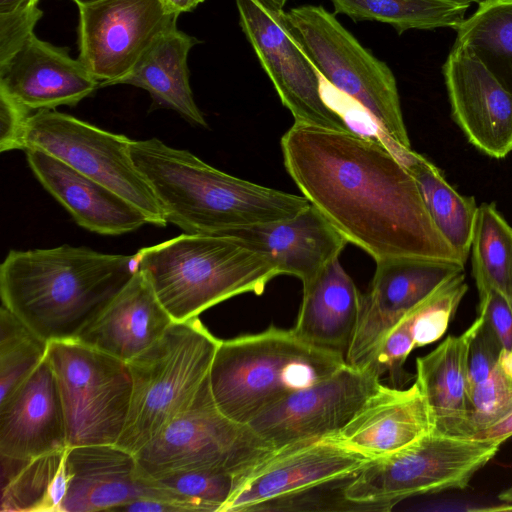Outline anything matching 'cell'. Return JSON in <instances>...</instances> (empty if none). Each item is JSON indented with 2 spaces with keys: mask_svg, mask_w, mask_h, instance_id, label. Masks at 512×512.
Here are the masks:
<instances>
[{
  "mask_svg": "<svg viewBox=\"0 0 512 512\" xmlns=\"http://www.w3.org/2000/svg\"><path fill=\"white\" fill-rule=\"evenodd\" d=\"M281 150L302 195L376 263L412 258L465 265L385 141L352 129L294 123L281 138Z\"/></svg>",
  "mask_w": 512,
  "mask_h": 512,
  "instance_id": "6da1fadb",
  "label": "cell"
},
{
  "mask_svg": "<svg viewBox=\"0 0 512 512\" xmlns=\"http://www.w3.org/2000/svg\"><path fill=\"white\" fill-rule=\"evenodd\" d=\"M136 270V255L87 247L11 250L0 266L2 305L48 343L75 340Z\"/></svg>",
  "mask_w": 512,
  "mask_h": 512,
  "instance_id": "7a4b0ae2",
  "label": "cell"
},
{
  "mask_svg": "<svg viewBox=\"0 0 512 512\" xmlns=\"http://www.w3.org/2000/svg\"><path fill=\"white\" fill-rule=\"evenodd\" d=\"M130 152L167 222L185 233L222 235L291 218L311 204L303 195L229 175L157 138L132 140Z\"/></svg>",
  "mask_w": 512,
  "mask_h": 512,
  "instance_id": "3957f363",
  "label": "cell"
},
{
  "mask_svg": "<svg viewBox=\"0 0 512 512\" xmlns=\"http://www.w3.org/2000/svg\"><path fill=\"white\" fill-rule=\"evenodd\" d=\"M135 255L137 269L175 322L240 294L260 295L279 276L264 255L227 235L183 233Z\"/></svg>",
  "mask_w": 512,
  "mask_h": 512,
  "instance_id": "277c9868",
  "label": "cell"
},
{
  "mask_svg": "<svg viewBox=\"0 0 512 512\" xmlns=\"http://www.w3.org/2000/svg\"><path fill=\"white\" fill-rule=\"evenodd\" d=\"M346 365L345 356L298 338L291 330L264 331L221 341L209 385L217 408L249 424L289 394L308 387Z\"/></svg>",
  "mask_w": 512,
  "mask_h": 512,
  "instance_id": "5b68a950",
  "label": "cell"
},
{
  "mask_svg": "<svg viewBox=\"0 0 512 512\" xmlns=\"http://www.w3.org/2000/svg\"><path fill=\"white\" fill-rule=\"evenodd\" d=\"M220 342L198 317L174 321L155 344L129 361L131 401L116 445L136 454L186 410L207 380Z\"/></svg>",
  "mask_w": 512,
  "mask_h": 512,
  "instance_id": "8992f818",
  "label": "cell"
},
{
  "mask_svg": "<svg viewBox=\"0 0 512 512\" xmlns=\"http://www.w3.org/2000/svg\"><path fill=\"white\" fill-rule=\"evenodd\" d=\"M286 17L322 79L369 115L395 154L412 149L396 78L387 64L322 6H298Z\"/></svg>",
  "mask_w": 512,
  "mask_h": 512,
  "instance_id": "52a82bcc",
  "label": "cell"
},
{
  "mask_svg": "<svg viewBox=\"0 0 512 512\" xmlns=\"http://www.w3.org/2000/svg\"><path fill=\"white\" fill-rule=\"evenodd\" d=\"M501 444L431 431L390 455L369 460L345 494L352 501L380 503L392 511L414 496L464 489Z\"/></svg>",
  "mask_w": 512,
  "mask_h": 512,
  "instance_id": "ba28073f",
  "label": "cell"
},
{
  "mask_svg": "<svg viewBox=\"0 0 512 512\" xmlns=\"http://www.w3.org/2000/svg\"><path fill=\"white\" fill-rule=\"evenodd\" d=\"M273 452L248 424L233 421L217 408L208 376L192 404L135 456L142 473L150 477L204 468L240 477Z\"/></svg>",
  "mask_w": 512,
  "mask_h": 512,
  "instance_id": "9c48e42d",
  "label": "cell"
},
{
  "mask_svg": "<svg viewBox=\"0 0 512 512\" xmlns=\"http://www.w3.org/2000/svg\"><path fill=\"white\" fill-rule=\"evenodd\" d=\"M64 411L68 447L115 444L127 420L128 363L76 340L49 342Z\"/></svg>",
  "mask_w": 512,
  "mask_h": 512,
  "instance_id": "30bf717a",
  "label": "cell"
},
{
  "mask_svg": "<svg viewBox=\"0 0 512 512\" xmlns=\"http://www.w3.org/2000/svg\"><path fill=\"white\" fill-rule=\"evenodd\" d=\"M131 139L57 110H40L27 120L24 149H39L100 182L139 209L150 224L168 223L143 174L134 164Z\"/></svg>",
  "mask_w": 512,
  "mask_h": 512,
  "instance_id": "8fae6325",
  "label": "cell"
},
{
  "mask_svg": "<svg viewBox=\"0 0 512 512\" xmlns=\"http://www.w3.org/2000/svg\"><path fill=\"white\" fill-rule=\"evenodd\" d=\"M242 31L294 123L338 131L351 127L326 101L322 77L295 37L284 10L236 0Z\"/></svg>",
  "mask_w": 512,
  "mask_h": 512,
  "instance_id": "7c38bea8",
  "label": "cell"
},
{
  "mask_svg": "<svg viewBox=\"0 0 512 512\" xmlns=\"http://www.w3.org/2000/svg\"><path fill=\"white\" fill-rule=\"evenodd\" d=\"M78 59L100 83L119 84L154 43L177 27L161 0H101L78 7Z\"/></svg>",
  "mask_w": 512,
  "mask_h": 512,
  "instance_id": "4fadbf2b",
  "label": "cell"
},
{
  "mask_svg": "<svg viewBox=\"0 0 512 512\" xmlns=\"http://www.w3.org/2000/svg\"><path fill=\"white\" fill-rule=\"evenodd\" d=\"M382 383L369 369L344 365L273 404L248 425L274 451L341 431Z\"/></svg>",
  "mask_w": 512,
  "mask_h": 512,
  "instance_id": "5bb4252c",
  "label": "cell"
},
{
  "mask_svg": "<svg viewBox=\"0 0 512 512\" xmlns=\"http://www.w3.org/2000/svg\"><path fill=\"white\" fill-rule=\"evenodd\" d=\"M464 272L455 263L399 258L376 263L362 297L359 320L345 354L348 365L363 369L391 329L444 283Z\"/></svg>",
  "mask_w": 512,
  "mask_h": 512,
  "instance_id": "9a60e30c",
  "label": "cell"
},
{
  "mask_svg": "<svg viewBox=\"0 0 512 512\" xmlns=\"http://www.w3.org/2000/svg\"><path fill=\"white\" fill-rule=\"evenodd\" d=\"M65 465L68 485L60 512L116 511L142 498L197 511L189 500L142 473L135 454L115 444L68 447Z\"/></svg>",
  "mask_w": 512,
  "mask_h": 512,
  "instance_id": "2e32d148",
  "label": "cell"
},
{
  "mask_svg": "<svg viewBox=\"0 0 512 512\" xmlns=\"http://www.w3.org/2000/svg\"><path fill=\"white\" fill-rule=\"evenodd\" d=\"M369 460L331 437L281 448L239 477L221 512H252L264 502L354 475Z\"/></svg>",
  "mask_w": 512,
  "mask_h": 512,
  "instance_id": "e0dca14e",
  "label": "cell"
},
{
  "mask_svg": "<svg viewBox=\"0 0 512 512\" xmlns=\"http://www.w3.org/2000/svg\"><path fill=\"white\" fill-rule=\"evenodd\" d=\"M452 116L477 149L493 158L512 152V91L474 51L453 45L443 66Z\"/></svg>",
  "mask_w": 512,
  "mask_h": 512,
  "instance_id": "ac0fdd59",
  "label": "cell"
},
{
  "mask_svg": "<svg viewBox=\"0 0 512 512\" xmlns=\"http://www.w3.org/2000/svg\"><path fill=\"white\" fill-rule=\"evenodd\" d=\"M99 85L67 48L40 40L35 34L0 67V90L29 112L75 106Z\"/></svg>",
  "mask_w": 512,
  "mask_h": 512,
  "instance_id": "d6986e66",
  "label": "cell"
},
{
  "mask_svg": "<svg viewBox=\"0 0 512 512\" xmlns=\"http://www.w3.org/2000/svg\"><path fill=\"white\" fill-rule=\"evenodd\" d=\"M243 245L264 255L279 275L299 278L307 284L348 243L345 236L312 204L297 215L228 231Z\"/></svg>",
  "mask_w": 512,
  "mask_h": 512,
  "instance_id": "ffe728a7",
  "label": "cell"
},
{
  "mask_svg": "<svg viewBox=\"0 0 512 512\" xmlns=\"http://www.w3.org/2000/svg\"><path fill=\"white\" fill-rule=\"evenodd\" d=\"M67 448L59 388L46 356L0 403V455L32 459Z\"/></svg>",
  "mask_w": 512,
  "mask_h": 512,
  "instance_id": "44dd1931",
  "label": "cell"
},
{
  "mask_svg": "<svg viewBox=\"0 0 512 512\" xmlns=\"http://www.w3.org/2000/svg\"><path fill=\"white\" fill-rule=\"evenodd\" d=\"M173 322L146 275L137 269L75 340L128 363L155 344Z\"/></svg>",
  "mask_w": 512,
  "mask_h": 512,
  "instance_id": "7402d4cb",
  "label": "cell"
},
{
  "mask_svg": "<svg viewBox=\"0 0 512 512\" xmlns=\"http://www.w3.org/2000/svg\"><path fill=\"white\" fill-rule=\"evenodd\" d=\"M25 152L39 182L81 227L102 235H120L149 223L139 209L107 186L39 149Z\"/></svg>",
  "mask_w": 512,
  "mask_h": 512,
  "instance_id": "603a6c76",
  "label": "cell"
},
{
  "mask_svg": "<svg viewBox=\"0 0 512 512\" xmlns=\"http://www.w3.org/2000/svg\"><path fill=\"white\" fill-rule=\"evenodd\" d=\"M432 431L426 401L415 382L407 389L380 385L336 442L375 459L390 455Z\"/></svg>",
  "mask_w": 512,
  "mask_h": 512,
  "instance_id": "cb8c5ba5",
  "label": "cell"
},
{
  "mask_svg": "<svg viewBox=\"0 0 512 512\" xmlns=\"http://www.w3.org/2000/svg\"><path fill=\"white\" fill-rule=\"evenodd\" d=\"M482 323L478 314L458 336L447 337L430 353L416 360V383L426 401L432 432L469 438L468 354Z\"/></svg>",
  "mask_w": 512,
  "mask_h": 512,
  "instance_id": "d4e9b609",
  "label": "cell"
},
{
  "mask_svg": "<svg viewBox=\"0 0 512 512\" xmlns=\"http://www.w3.org/2000/svg\"><path fill=\"white\" fill-rule=\"evenodd\" d=\"M362 297L338 257L303 285L292 331L311 345L345 356L359 320Z\"/></svg>",
  "mask_w": 512,
  "mask_h": 512,
  "instance_id": "484cf974",
  "label": "cell"
},
{
  "mask_svg": "<svg viewBox=\"0 0 512 512\" xmlns=\"http://www.w3.org/2000/svg\"><path fill=\"white\" fill-rule=\"evenodd\" d=\"M198 40L177 27L164 33L119 84L146 90L159 107L179 113L188 122L207 127L189 83L188 54Z\"/></svg>",
  "mask_w": 512,
  "mask_h": 512,
  "instance_id": "4316f807",
  "label": "cell"
},
{
  "mask_svg": "<svg viewBox=\"0 0 512 512\" xmlns=\"http://www.w3.org/2000/svg\"><path fill=\"white\" fill-rule=\"evenodd\" d=\"M67 449L32 459L0 455V511L60 512L68 485Z\"/></svg>",
  "mask_w": 512,
  "mask_h": 512,
  "instance_id": "83f0119b",
  "label": "cell"
},
{
  "mask_svg": "<svg viewBox=\"0 0 512 512\" xmlns=\"http://www.w3.org/2000/svg\"><path fill=\"white\" fill-rule=\"evenodd\" d=\"M397 156L414 177L438 231L466 262L478 209L474 197L458 193L433 163L412 149Z\"/></svg>",
  "mask_w": 512,
  "mask_h": 512,
  "instance_id": "f1b7e54d",
  "label": "cell"
},
{
  "mask_svg": "<svg viewBox=\"0 0 512 512\" xmlns=\"http://www.w3.org/2000/svg\"><path fill=\"white\" fill-rule=\"evenodd\" d=\"M336 14L355 22L377 21L391 25L398 34L410 29L450 27L465 20L470 4L453 0H330Z\"/></svg>",
  "mask_w": 512,
  "mask_h": 512,
  "instance_id": "f546056e",
  "label": "cell"
},
{
  "mask_svg": "<svg viewBox=\"0 0 512 512\" xmlns=\"http://www.w3.org/2000/svg\"><path fill=\"white\" fill-rule=\"evenodd\" d=\"M471 249L478 293L496 290L512 307V227L494 204L478 206Z\"/></svg>",
  "mask_w": 512,
  "mask_h": 512,
  "instance_id": "4dcf8cb0",
  "label": "cell"
},
{
  "mask_svg": "<svg viewBox=\"0 0 512 512\" xmlns=\"http://www.w3.org/2000/svg\"><path fill=\"white\" fill-rule=\"evenodd\" d=\"M455 44L470 47L512 91V0H488L459 26Z\"/></svg>",
  "mask_w": 512,
  "mask_h": 512,
  "instance_id": "1f68e13d",
  "label": "cell"
},
{
  "mask_svg": "<svg viewBox=\"0 0 512 512\" xmlns=\"http://www.w3.org/2000/svg\"><path fill=\"white\" fill-rule=\"evenodd\" d=\"M49 343L4 305L0 309V403L45 359Z\"/></svg>",
  "mask_w": 512,
  "mask_h": 512,
  "instance_id": "d6a6232c",
  "label": "cell"
},
{
  "mask_svg": "<svg viewBox=\"0 0 512 512\" xmlns=\"http://www.w3.org/2000/svg\"><path fill=\"white\" fill-rule=\"evenodd\" d=\"M152 478L205 512H221L238 480L237 475L214 468L178 470Z\"/></svg>",
  "mask_w": 512,
  "mask_h": 512,
  "instance_id": "836d02e7",
  "label": "cell"
},
{
  "mask_svg": "<svg viewBox=\"0 0 512 512\" xmlns=\"http://www.w3.org/2000/svg\"><path fill=\"white\" fill-rule=\"evenodd\" d=\"M467 290L465 272H462L404 317L410 326L415 347L431 344L444 335Z\"/></svg>",
  "mask_w": 512,
  "mask_h": 512,
  "instance_id": "e575fe53",
  "label": "cell"
},
{
  "mask_svg": "<svg viewBox=\"0 0 512 512\" xmlns=\"http://www.w3.org/2000/svg\"><path fill=\"white\" fill-rule=\"evenodd\" d=\"M512 411V374L498 361L486 379L468 391L469 438Z\"/></svg>",
  "mask_w": 512,
  "mask_h": 512,
  "instance_id": "d590c367",
  "label": "cell"
},
{
  "mask_svg": "<svg viewBox=\"0 0 512 512\" xmlns=\"http://www.w3.org/2000/svg\"><path fill=\"white\" fill-rule=\"evenodd\" d=\"M37 4L0 14V67L6 65L34 34V27L43 15Z\"/></svg>",
  "mask_w": 512,
  "mask_h": 512,
  "instance_id": "8d00e7d4",
  "label": "cell"
},
{
  "mask_svg": "<svg viewBox=\"0 0 512 512\" xmlns=\"http://www.w3.org/2000/svg\"><path fill=\"white\" fill-rule=\"evenodd\" d=\"M502 351L500 340L482 316V323L469 347L468 391L488 377L496 367Z\"/></svg>",
  "mask_w": 512,
  "mask_h": 512,
  "instance_id": "74e56055",
  "label": "cell"
},
{
  "mask_svg": "<svg viewBox=\"0 0 512 512\" xmlns=\"http://www.w3.org/2000/svg\"><path fill=\"white\" fill-rule=\"evenodd\" d=\"M478 314L495 332L503 349L512 352V307L506 298L493 289L479 293Z\"/></svg>",
  "mask_w": 512,
  "mask_h": 512,
  "instance_id": "f35d334b",
  "label": "cell"
},
{
  "mask_svg": "<svg viewBox=\"0 0 512 512\" xmlns=\"http://www.w3.org/2000/svg\"><path fill=\"white\" fill-rule=\"evenodd\" d=\"M30 112L0 90V151L24 149Z\"/></svg>",
  "mask_w": 512,
  "mask_h": 512,
  "instance_id": "ab89813d",
  "label": "cell"
},
{
  "mask_svg": "<svg viewBox=\"0 0 512 512\" xmlns=\"http://www.w3.org/2000/svg\"><path fill=\"white\" fill-rule=\"evenodd\" d=\"M116 511H132V512H169L180 511L183 508L177 504L150 498H142L119 507Z\"/></svg>",
  "mask_w": 512,
  "mask_h": 512,
  "instance_id": "60d3db41",
  "label": "cell"
},
{
  "mask_svg": "<svg viewBox=\"0 0 512 512\" xmlns=\"http://www.w3.org/2000/svg\"><path fill=\"white\" fill-rule=\"evenodd\" d=\"M512 436V411L490 427L478 432L472 438L503 443Z\"/></svg>",
  "mask_w": 512,
  "mask_h": 512,
  "instance_id": "b9f144b4",
  "label": "cell"
},
{
  "mask_svg": "<svg viewBox=\"0 0 512 512\" xmlns=\"http://www.w3.org/2000/svg\"><path fill=\"white\" fill-rule=\"evenodd\" d=\"M205 0H161L165 9L177 16L184 12L194 10L199 4Z\"/></svg>",
  "mask_w": 512,
  "mask_h": 512,
  "instance_id": "7bdbcfd3",
  "label": "cell"
},
{
  "mask_svg": "<svg viewBox=\"0 0 512 512\" xmlns=\"http://www.w3.org/2000/svg\"><path fill=\"white\" fill-rule=\"evenodd\" d=\"M498 499L502 501L504 504H500L498 506L486 507V508H478L475 509L477 511H492V512H503V511H512V485H510L507 489L503 490L498 495Z\"/></svg>",
  "mask_w": 512,
  "mask_h": 512,
  "instance_id": "ee69618b",
  "label": "cell"
},
{
  "mask_svg": "<svg viewBox=\"0 0 512 512\" xmlns=\"http://www.w3.org/2000/svg\"><path fill=\"white\" fill-rule=\"evenodd\" d=\"M38 2L39 0H0V14L9 13L20 7Z\"/></svg>",
  "mask_w": 512,
  "mask_h": 512,
  "instance_id": "f6af8a7d",
  "label": "cell"
},
{
  "mask_svg": "<svg viewBox=\"0 0 512 512\" xmlns=\"http://www.w3.org/2000/svg\"><path fill=\"white\" fill-rule=\"evenodd\" d=\"M263 5L274 10H283L288 0H258Z\"/></svg>",
  "mask_w": 512,
  "mask_h": 512,
  "instance_id": "bcb514c9",
  "label": "cell"
},
{
  "mask_svg": "<svg viewBox=\"0 0 512 512\" xmlns=\"http://www.w3.org/2000/svg\"><path fill=\"white\" fill-rule=\"evenodd\" d=\"M72 1L75 2L78 7H81V6L92 4V3H95V2H98L101 0H72Z\"/></svg>",
  "mask_w": 512,
  "mask_h": 512,
  "instance_id": "7dc6e473",
  "label": "cell"
},
{
  "mask_svg": "<svg viewBox=\"0 0 512 512\" xmlns=\"http://www.w3.org/2000/svg\"><path fill=\"white\" fill-rule=\"evenodd\" d=\"M453 1H459V0H453Z\"/></svg>",
  "mask_w": 512,
  "mask_h": 512,
  "instance_id": "c3c4849f",
  "label": "cell"
}]
</instances>
